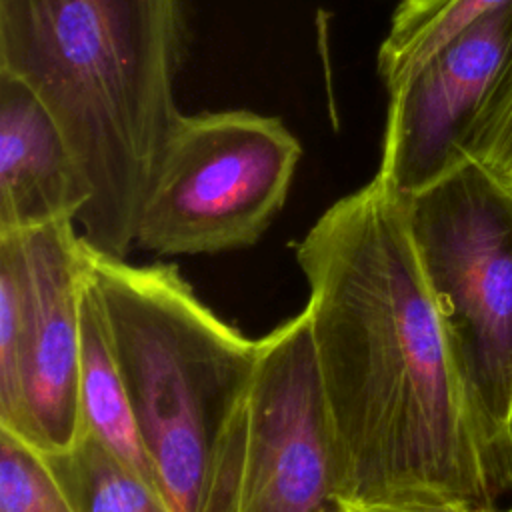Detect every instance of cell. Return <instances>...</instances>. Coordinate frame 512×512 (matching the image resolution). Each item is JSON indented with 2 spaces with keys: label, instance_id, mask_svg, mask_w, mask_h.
I'll list each match as a JSON object with an SVG mask.
<instances>
[{
  "label": "cell",
  "instance_id": "cell-1",
  "mask_svg": "<svg viewBox=\"0 0 512 512\" xmlns=\"http://www.w3.org/2000/svg\"><path fill=\"white\" fill-rule=\"evenodd\" d=\"M342 502L496 508L404 198L378 174L296 244Z\"/></svg>",
  "mask_w": 512,
  "mask_h": 512
},
{
  "label": "cell",
  "instance_id": "cell-3",
  "mask_svg": "<svg viewBox=\"0 0 512 512\" xmlns=\"http://www.w3.org/2000/svg\"><path fill=\"white\" fill-rule=\"evenodd\" d=\"M142 442L174 512H234L258 340L216 316L166 264L86 244Z\"/></svg>",
  "mask_w": 512,
  "mask_h": 512
},
{
  "label": "cell",
  "instance_id": "cell-15",
  "mask_svg": "<svg viewBox=\"0 0 512 512\" xmlns=\"http://www.w3.org/2000/svg\"><path fill=\"white\" fill-rule=\"evenodd\" d=\"M340 512H450L436 508H422L410 504H390V502H342Z\"/></svg>",
  "mask_w": 512,
  "mask_h": 512
},
{
  "label": "cell",
  "instance_id": "cell-6",
  "mask_svg": "<svg viewBox=\"0 0 512 512\" xmlns=\"http://www.w3.org/2000/svg\"><path fill=\"white\" fill-rule=\"evenodd\" d=\"M342 478L306 308L258 340L234 512H340Z\"/></svg>",
  "mask_w": 512,
  "mask_h": 512
},
{
  "label": "cell",
  "instance_id": "cell-5",
  "mask_svg": "<svg viewBox=\"0 0 512 512\" xmlns=\"http://www.w3.org/2000/svg\"><path fill=\"white\" fill-rule=\"evenodd\" d=\"M302 146L276 116L180 114L144 200L136 246L162 256L254 244L286 202Z\"/></svg>",
  "mask_w": 512,
  "mask_h": 512
},
{
  "label": "cell",
  "instance_id": "cell-12",
  "mask_svg": "<svg viewBox=\"0 0 512 512\" xmlns=\"http://www.w3.org/2000/svg\"><path fill=\"white\" fill-rule=\"evenodd\" d=\"M510 4L512 0H402L378 50V74L388 94L464 30Z\"/></svg>",
  "mask_w": 512,
  "mask_h": 512
},
{
  "label": "cell",
  "instance_id": "cell-4",
  "mask_svg": "<svg viewBox=\"0 0 512 512\" xmlns=\"http://www.w3.org/2000/svg\"><path fill=\"white\" fill-rule=\"evenodd\" d=\"M404 206L500 498L512 488V184L466 160Z\"/></svg>",
  "mask_w": 512,
  "mask_h": 512
},
{
  "label": "cell",
  "instance_id": "cell-13",
  "mask_svg": "<svg viewBox=\"0 0 512 512\" xmlns=\"http://www.w3.org/2000/svg\"><path fill=\"white\" fill-rule=\"evenodd\" d=\"M0 512H74L44 454L0 428Z\"/></svg>",
  "mask_w": 512,
  "mask_h": 512
},
{
  "label": "cell",
  "instance_id": "cell-8",
  "mask_svg": "<svg viewBox=\"0 0 512 512\" xmlns=\"http://www.w3.org/2000/svg\"><path fill=\"white\" fill-rule=\"evenodd\" d=\"M512 52V4L482 18L392 90L378 176L402 198L468 160L470 132Z\"/></svg>",
  "mask_w": 512,
  "mask_h": 512
},
{
  "label": "cell",
  "instance_id": "cell-16",
  "mask_svg": "<svg viewBox=\"0 0 512 512\" xmlns=\"http://www.w3.org/2000/svg\"><path fill=\"white\" fill-rule=\"evenodd\" d=\"M500 176H502L508 184H512V164H510L506 170H502V172H500Z\"/></svg>",
  "mask_w": 512,
  "mask_h": 512
},
{
  "label": "cell",
  "instance_id": "cell-11",
  "mask_svg": "<svg viewBox=\"0 0 512 512\" xmlns=\"http://www.w3.org/2000/svg\"><path fill=\"white\" fill-rule=\"evenodd\" d=\"M44 458L74 512H174L148 478L88 432Z\"/></svg>",
  "mask_w": 512,
  "mask_h": 512
},
{
  "label": "cell",
  "instance_id": "cell-10",
  "mask_svg": "<svg viewBox=\"0 0 512 512\" xmlns=\"http://www.w3.org/2000/svg\"><path fill=\"white\" fill-rule=\"evenodd\" d=\"M80 432L96 436L162 492L88 272L80 300Z\"/></svg>",
  "mask_w": 512,
  "mask_h": 512
},
{
  "label": "cell",
  "instance_id": "cell-17",
  "mask_svg": "<svg viewBox=\"0 0 512 512\" xmlns=\"http://www.w3.org/2000/svg\"><path fill=\"white\" fill-rule=\"evenodd\" d=\"M490 512H512V506L506 508V510H496V508H494V510H490Z\"/></svg>",
  "mask_w": 512,
  "mask_h": 512
},
{
  "label": "cell",
  "instance_id": "cell-7",
  "mask_svg": "<svg viewBox=\"0 0 512 512\" xmlns=\"http://www.w3.org/2000/svg\"><path fill=\"white\" fill-rule=\"evenodd\" d=\"M16 254L22 320L16 346L18 408L10 430L40 452L80 434V300L86 242L74 220L0 232Z\"/></svg>",
  "mask_w": 512,
  "mask_h": 512
},
{
  "label": "cell",
  "instance_id": "cell-2",
  "mask_svg": "<svg viewBox=\"0 0 512 512\" xmlns=\"http://www.w3.org/2000/svg\"><path fill=\"white\" fill-rule=\"evenodd\" d=\"M182 0H0V70L60 124L88 182L84 242L126 258L176 118Z\"/></svg>",
  "mask_w": 512,
  "mask_h": 512
},
{
  "label": "cell",
  "instance_id": "cell-9",
  "mask_svg": "<svg viewBox=\"0 0 512 512\" xmlns=\"http://www.w3.org/2000/svg\"><path fill=\"white\" fill-rule=\"evenodd\" d=\"M88 182L46 104L0 70V232L74 220Z\"/></svg>",
  "mask_w": 512,
  "mask_h": 512
},
{
  "label": "cell",
  "instance_id": "cell-14",
  "mask_svg": "<svg viewBox=\"0 0 512 512\" xmlns=\"http://www.w3.org/2000/svg\"><path fill=\"white\" fill-rule=\"evenodd\" d=\"M466 156L498 174L512 164V52L470 132Z\"/></svg>",
  "mask_w": 512,
  "mask_h": 512
}]
</instances>
